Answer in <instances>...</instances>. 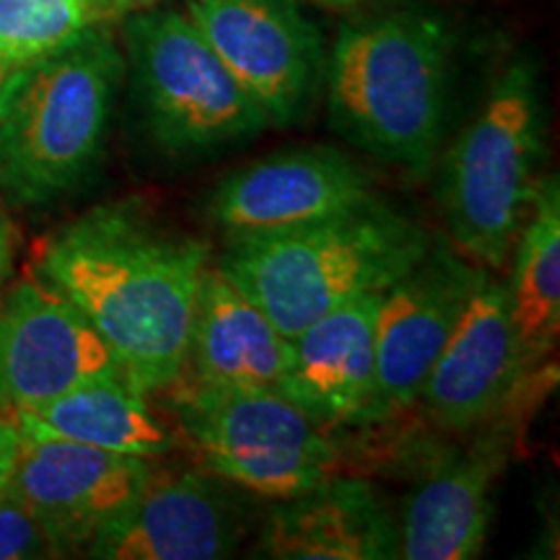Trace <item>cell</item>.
Here are the masks:
<instances>
[{
    "label": "cell",
    "mask_w": 560,
    "mask_h": 560,
    "mask_svg": "<svg viewBox=\"0 0 560 560\" xmlns=\"http://www.w3.org/2000/svg\"><path fill=\"white\" fill-rule=\"evenodd\" d=\"M187 16L276 128L304 120L322 83V34L296 0H187Z\"/></svg>",
    "instance_id": "9"
},
{
    "label": "cell",
    "mask_w": 560,
    "mask_h": 560,
    "mask_svg": "<svg viewBox=\"0 0 560 560\" xmlns=\"http://www.w3.org/2000/svg\"><path fill=\"white\" fill-rule=\"evenodd\" d=\"M532 376H524L516 353L506 283L486 270L425 376L418 402L441 429L475 431L520 400Z\"/></svg>",
    "instance_id": "14"
},
{
    "label": "cell",
    "mask_w": 560,
    "mask_h": 560,
    "mask_svg": "<svg viewBox=\"0 0 560 560\" xmlns=\"http://www.w3.org/2000/svg\"><path fill=\"white\" fill-rule=\"evenodd\" d=\"M545 159V104L537 70L509 66L457 132L439 166V206L459 255L506 268L527 221Z\"/></svg>",
    "instance_id": "5"
},
{
    "label": "cell",
    "mask_w": 560,
    "mask_h": 560,
    "mask_svg": "<svg viewBox=\"0 0 560 560\" xmlns=\"http://www.w3.org/2000/svg\"><path fill=\"white\" fill-rule=\"evenodd\" d=\"M520 402V400H516ZM475 431L478 439L412 490L405 503L400 556L405 560H470L486 545L493 493L514 450V405Z\"/></svg>",
    "instance_id": "15"
},
{
    "label": "cell",
    "mask_w": 560,
    "mask_h": 560,
    "mask_svg": "<svg viewBox=\"0 0 560 560\" xmlns=\"http://www.w3.org/2000/svg\"><path fill=\"white\" fill-rule=\"evenodd\" d=\"M122 70L107 26L13 70L0 96V192L13 206H50L86 185Z\"/></svg>",
    "instance_id": "4"
},
{
    "label": "cell",
    "mask_w": 560,
    "mask_h": 560,
    "mask_svg": "<svg viewBox=\"0 0 560 560\" xmlns=\"http://www.w3.org/2000/svg\"><path fill=\"white\" fill-rule=\"evenodd\" d=\"M374 198L366 166L330 145H310L231 172L210 195L208 213L234 242L310 226Z\"/></svg>",
    "instance_id": "13"
},
{
    "label": "cell",
    "mask_w": 560,
    "mask_h": 560,
    "mask_svg": "<svg viewBox=\"0 0 560 560\" xmlns=\"http://www.w3.org/2000/svg\"><path fill=\"white\" fill-rule=\"evenodd\" d=\"M289 355V338L219 262L210 260L195 299L182 382L210 389L280 392Z\"/></svg>",
    "instance_id": "17"
},
{
    "label": "cell",
    "mask_w": 560,
    "mask_h": 560,
    "mask_svg": "<svg viewBox=\"0 0 560 560\" xmlns=\"http://www.w3.org/2000/svg\"><path fill=\"white\" fill-rule=\"evenodd\" d=\"M170 392L179 444L229 486L280 501L319 486L338 467L340 454L327 429L283 392L187 382Z\"/></svg>",
    "instance_id": "7"
},
{
    "label": "cell",
    "mask_w": 560,
    "mask_h": 560,
    "mask_svg": "<svg viewBox=\"0 0 560 560\" xmlns=\"http://www.w3.org/2000/svg\"><path fill=\"white\" fill-rule=\"evenodd\" d=\"M122 376L89 319L39 276L0 301V416L32 410L94 380Z\"/></svg>",
    "instance_id": "10"
},
{
    "label": "cell",
    "mask_w": 560,
    "mask_h": 560,
    "mask_svg": "<svg viewBox=\"0 0 560 560\" xmlns=\"http://www.w3.org/2000/svg\"><path fill=\"white\" fill-rule=\"evenodd\" d=\"M125 47L145 128L161 151L200 156L270 128L185 11L136 13L125 21Z\"/></svg>",
    "instance_id": "6"
},
{
    "label": "cell",
    "mask_w": 560,
    "mask_h": 560,
    "mask_svg": "<svg viewBox=\"0 0 560 560\" xmlns=\"http://www.w3.org/2000/svg\"><path fill=\"white\" fill-rule=\"evenodd\" d=\"M208 470L156 465L140 493L91 540L102 560H219L247 535L242 503Z\"/></svg>",
    "instance_id": "11"
},
{
    "label": "cell",
    "mask_w": 560,
    "mask_h": 560,
    "mask_svg": "<svg viewBox=\"0 0 560 560\" xmlns=\"http://www.w3.org/2000/svg\"><path fill=\"white\" fill-rule=\"evenodd\" d=\"M511 257L509 317L522 371L532 376L548 366L560 335V185L556 174L540 179Z\"/></svg>",
    "instance_id": "20"
},
{
    "label": "cell",
    "mask_w": 560,
    "mask_h": 560,
    "mask_svg": "<svg viewBox=\"0 0 560 560\" xmlns=\"http://www.w3.org/2000/svg\"><path fill=\"white\" fill-rule=\"evenodd\" d=\"M314 3L325 5V9H332V11H348V9H355L361 0H314Z\"/></svg>",
    "instance_id": "25"
},
{
    "label": "cell",
    "mask_w": 560,
    "mask_h": 560,
    "mask_svg": "<svg viewBox=\"0 0 560 560\" xmlns=\"http://www.w3.org/2000/svg\"><path fill=\"white\" fill-rule=\"evenodd\" d=\"M431 244L429 229L374 198L310 226L229 242L219 265L291 340L350 301L387 291Z\"/></svg>",
    "instance_id": "3"
},
{
    "label": "cell",
    "mask_w": 560,
    "mask_h": 560,
    "mask_svg": "<svg viewBox=\"0 0 560 560\" xmlns=\"http://www.w3.org/2000/svg\"><path fill=\"white\" fill-rule=\"evenodd\" d=\"M11 420L24 439H66L145 459H164L179 446L177 429L151 410L149 395L120 376L86 382Z\"/></svg>",
    "instance_id": "19"
},
{
    "label": "cell",
    "mask_w": 560,
    "mask_h": 560,
    "mask_svg": "<svg viewBox=\"0 0 560 560\" xmlns=\"http://www.w3.org/2000/svg\"><path fill=\"white\" fill-rule=\"evenodd\" d=\"M482 272L486 268L459 255L452 242L433 240L423 260L382 293L374 382L355 425L384 423L418 402L420 387Z\"/></svg>",
    "instance_id": "8"
},
{
    "label": "cell",
    "mask_w": 560,
    "mask_h": 560,
    "mask_svg": "<svg viewBox=\"0 0 560 560\" xmlns=\"http://www.w3.org/2000/svg\"><path fill=\"white\" fill-rule=\"evenodd\" d=\"M255 558L392 560L400 532L371 482L332 472L306 493L280 499L262 522Z\"/></svg>",
    "instance_id": "16"
},
{
    "label": "cell",
    "mask_w": 560,
    "mask_h": 560,
    "mask_svg": "<svg viewBox=\"0 0 560 560\" xmlns=\"http://www.w3.org/2000/svg\"><path fill=\"white\" fill-rule=\"evenodd\" d=\"M21 433L9 416H0V499L9 493L11 475L16 470Z\"/></svg>",
    "instance_id": "23"
},
{
    "label": "cell",
    "mask_w": 560,
    "mask_h": 560,
    "mask_svg": "<svg viewBox=\"0 0 560 560\" xmlns=\"http://www.w3.org/2000/svg\"><path fill=\"white\" fill-rule=\"evenodd\" d=\"M58 558L45 529L21 503L5 493L0 499V560Z\"/></svg>",
    "instance_id": "22"
},
{
    "label": "cell",
    "mask_w": 560,
    "mask_h": 560,
    "mask_svg": "<svg viewBox=\"0 0 560 560\" xmlns=\"http://www.w3.org/2000/svg\"><path fill=\"white\" fill-rule=\"evenodd\" d=\"M210 265L206 242L138 202L91 208L39 249L37 276L79 310L143 395L185 380L195 299Z\"/></svg>",
    "instance_id": "1"
},
{
    "label": "cell",
    "mask_w": 560,
    "mask_h": 560,
    "mask_svg": "<svg viewBox=\"0 0 560 560\" xmlns=\"http://www.w3.org/2000/svg\"><path fill=\"white\" fill-rule=\"evenodd\" d=\"M153 462L66 439H24L9 493L24 506L58 556L86 550L140 493Z\"/></svg>",
    "instance_id": "12"
},
{
    "label": "cell",
    "mask_w": 560,
    "mask_h": 560,
    "mask_svg": "<svg viewBox=\"0 0 560 560\" xmlns=\"http://www.w3.org/2000/svg\"><path fill=\"white\" fill-rule=\"evenodd\" d=\"M13 255H16V229H13L5 202L0 200V289L13 272Z\"/></svg>",
    "instance_id": "24"
},
{
    "label": "cell",
    "mask_w": 560,
    "mask_h": 560,
    "mask_svg": "<svg viewBox=\"0 0 560 560\" xmlns=\"http://www.w3.org/2000/svg\"><path fill=\"white\" fill-rule=\"evenodd\" d=\"M382 293L340 306L291 338L280 392L322 429L355 425L374 382L376 314Z\"/></svg>",
    "instance_id": "18"
},
{
    "label": "cell",
    "mask_w": 560,
    "mask_h": 560,
    "mask_svg": "<svg viewBox=\"0 0 560 560\" xmlns=\"http://www.w3.org/2000/svg\"><path fill=\"white\" fill-rule=\"evenodd\" d=\"M161 0H132V5H156Z\"/></svg>",
    "instance_id": "27"
},
{
    "label": "cell",
    "mask_w": 560,
    "mask_h": 560,
    "mask_svg": "<svg viewBox=\"0 0 560 560\" xmlns=\"http://www.w3.org/2000/svg\"><path fill=\"white\" fill-rule=\"evenodd\" d=\"M452 37L439 16L392 11L340 30L327 66L330 125L355 149L412 177L441 156Z\"/></svg>",
    "instance_id": "2"
},
{
    "label": "cell",
    "mask_w": 560,
    "mask_h": 560,
    "mask_svg": "<svg viewBox=\"0 0 560 560\" xmlns=\"http://www.w3.org/2000/svg\"><path fill=\"white\" fill-rule=\"evenodd\" d=\"M132 9V0H0V60L21 68Z\"/></svg>",
    "instance_id": "21"
},
{
    "label": "cell",
    "mask_w": 560,
    "mask_h": 560,
    "mask_svg": "<svg viewBox=\"0 0 560 560\" xmlns=\"http://www.w3.org/2000/svg\"><path fill=\"white\" fill-rule=\"evenodd\" d=\"M13 70H16V68L9 66V62H5V60H0V96H3V89H5V83H9Z\"/></svg>",
    "instance_id": "26"
}]
</instances>
